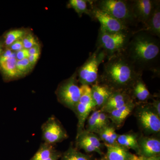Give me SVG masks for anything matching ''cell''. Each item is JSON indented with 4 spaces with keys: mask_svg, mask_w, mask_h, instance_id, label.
I'll list each match as a JSON object with an SVG mask.
<instances>
[{
    "mask_svg": "<svg viewBox=\"0 0 160 160\" xmlns=\"http://www.w3.org/2000/svg\"><path fill=\"white\" fill-rule=\"evenodd\" d=\"M132 101L134 100L132 98L129 91H113L101 110L109 113L110 111L119 108Z\"/></svg>",
    "mask_w": 160,
    "mask_h": 160,
    "instance_id": "13",
    "label": "cell"
},
{
    "mask_svg": "<svg viewBox=\"0 0 160 160\" xmlns=\"http://www.w3.org/2000/svg\"><path fill=\"white\" fill-rule=\"evenodd\" d=\"M22 39L24 49H29L35 46L38 45L37 40L32 34H28L24 37Z\"/></svg>",
    "mask_w": 160,
    "mask_h": 160,
    "instance_id": "31",
    "label": "cell"
},
{
    "mask_svg": "<svg viewBox=\"0 0 160 160\" xmlns=\"http://www.w3.org/2000/svg\"><path fill=\"white\" fill-rule=\"evenodd\" d=\"M76 139L86 142L94 146L97 149L101 150L102 145L100 142V139L93 132H89L84 130L80 134L77 135Z\"/></svg>",
    "mask_w": 160,
    "mask_h": 160,
    "instance_id": "24",
    "label": "cell"
},
{
    "mask_svg": "<svg viewBox=\"0 0 160 160\" xmlns=\"http://www.w3.org/2000/svg\"><path fill=\"white\" fill-rule=\"evenodd\" d=\"M92 18L97 20L100 23V30L107 32H118L130 31L129 26L119 20L100 10L92 4Z\"/></svg>",
    "mask_w": 160,
    "mask_h": 160,
    "instance_id": "9",
    "label": "cell"
},
{
    "mask_svg": "<svg viewBox=\"0 0 160 160\" xmlns=\"http://www.w3.org/2000/svg\"><path fill=\"white\" fill-rule=\"evenodd\" d=\"M160 38L143 31L136 30L123 52L138 71L160 73Z\"/></svg>",
    "mask_w": 160,
    "mask_h": 160,
    "instance_id": "1",
    "label": "cell"
},
{
    "mask_svg": "<svg viewBox=\"0 0 160 160\" xmlns=\"http://www.w3.org/2000/svg\"><path fill=\"white\" fill-rule=\"evenodd\" d=\"M142 160H160V156L151 157L149 158H143Z\"/></svg>",
    "mask_w": 160,
    "mask_h": 160,
    "instance_id": "40",
    "label": "cell"
},
{
    "mask_svg": "<svg viewBox=\"0 0 160 160\" xmlns=\"http://www.w3.org/2000/svg\"><path fill=\"white\" fill-rule=\"evenodd\" d=\"M117 142L120 146L126 149H131L134 150L139 155V148L136 135L130 133L118 135Z\"/></svg>",
    "mask_w": 160,
    "mask_h": 160,
    "instance_id": "19",
    "label": "cell"
},
{
    "mask_svg": "<svg viewBox=\"0 0 160 160\" xmlns=\"http://www.w3.org/2000/svg\"><path fill=\"white\" fill-rule=\"evenodd\" d=\"M129 92L132 99L138 100L140 102H146L152 98L142 77L139 78L136 81Z\"/></svg>",
    "mask_w": 160,
    "mask_h": 160,
    "instance_id": "18",
    "label": "cell"
},
{
    "mask_svg": "<svg viewBox=\"0 0 160 160\" xmlns=\"http://www.w3.org/2000/svg\"><path fill=\"white\" fill-rule=\"evenodd\" d=\"M138 31H143L160 38V1L156 0L153 11L146 25Z\"/></svg>",
    "mask_w": 160,
    "mask_h": 160,
    "instance_id": "15",
    "label": "cell"
},
{
    "mask_svg": "<svg viewBox=\"0 0 160 160\" xmlns=\"http://www.w3.org/2000/svg\"><path fill=\"white\" fill-rule=\"evenodd\" d=\"M105 160L104 159H102V160Z\"/></svg>",
    "mask_w": 160,
    "mask_h": 160,
    "instance_id": "42",
    "label": "cell"
},
{
    "mask_svg": "<svg viewBox=\"0 0 160 160\" xmlns=\"http://www.w3.org/2000/svg\"><path fill=\"white\" fill-rule=\"evenodd\" d=\"M24 30L15 29L7 32L5 38V44L6 46H10L15 41L22 38L25 35Z\"/></svg>",
    "mask_w": 160,
    "mask_h": 160,
    "instance_id": "25",
    "label": "cell"
},
{
    "mask_svg": "<svg viewBox=\"0 0 160 160\" xmlns=\"http://www.w3.org/2000/svg\"><path fill=\"white\" fill-rule=\"evenodd\" d=\"M139 153L143 158L160 156V141L154 138L142 137L138 139Z\"/></svg>",
    "mask_w": 160,
    "mask_h": 160,
    "instance_id": "14",
    "label": "cell"
},
{
    "mask_svg": "<svg viewBox=\"0 0 160 160\" xmlns=\"http://www.w3.org/2000/svg\"><path fill=\"white\" fill-rule=\"evenodd\" d=\"M16 66L17 69L19 76L27 73L32 67L28 58L19 61L17 60Z\"/></svg>",
    "mask_w": 160,
    "mask_h": 160,
    "instance_id": "28",
    "label": "cell"
},
{
    "mask_svg": "<svg viewBox=\"0 0 160 160\" xmlns=\"http://www.w3.org/2000/svg\"><path fill=\"white\" fill-rule=\"evenodd\" d=\"M76 148L78 149H82L87 153L96 152L99 154H102V151L97 149L89 143L82 140L76 139Z\"/></svg>",
    "mask_w": 160,
    "mask_h": 160,
    "instance_id": "27",
    "label": "cell"
},
{
    "mask_svg": "<svg viewBox=\"0 0 160 160\" xmlns=\"http://www.w3.org/2000/svg\"><path fill=\"white\" fill-rule=\"evenodd\" d=\"M81 97L76 106L74 112L78 119L77 135L84 130L87 118L92 109L95 108L91 95V86L83 85L80 86Z\"/></svg>",
    "mask_w": 160,
    "mask_h": 160,
    "instance_id": "7",
    "label": "cell"
},
{
    "mask_svg": "<svg viewBox=\"0 0 160 160\" xmlns=\"http://www.w3.org/2000/svg\"><path fill=\"white\" fill-rule=\"evenodd\" d=\"M106 58L104 52L98 48L90 54L88 59L78 71V81L82 85L91 86L98 83L99 66Z\"/></svg>",
    "mask_w": 160,
    "mask_h": 160,
    "instance_id": "5",
    "label": "cell"
},
{
    "mask_svg": "<svg viewBox=\"0 0 160 160\" xmlns=\"http://www.w3.org/2000/svg\"><path fill=\"white\" fill-rule=\"evenodd\" d=\"M58 100L66 108L74 111L81 97L76 74L62 83L57 90Z\"/></svg>",
    "mask_w": 160,
    "mask_h": 160,
    "instance_id": "6",
    "label": "cell"
},
{
    "mask_svg": "<svg viewBox=\"0 0 160 160\" xmlns=\"http://www.w3.org/2000/svg\"><path fill=\"white\" fill-rule=\"evenodd\" d=\"M89 2L87 0H70L68 6L69 8L74 9L79 17H81L83 14H86L92 18V5L90 9L88 8Z\"/></svg>",
    "mask_w": 160,
    "mask_h": 160,
    "instance_id": "21",
    "label": "cell"
},
{
    "mask_svg": "<svg viewBox=\"0 0 160 160\" xmlns=\"http://www.w3.org/2000/svg\"><path fill=\"white\" fill-rule=\"evenodd\" d=\"M22 38L15 41L10 46V49H11L12 51L18 52L24 49Z\"/></svg>",
    "mask_w": 160,
    "mask_h": 160,
    "instance_id": "32",
    "label": "cell"
},
{
    "mask_svg": "<svg viewBox=\"0 0 160 160\" xmlns=\"http://www.w3.org/2000/svg\"><path fill=\"white\" fill-rule=\"evenodd\" d=\"M29 54L28 49H23L20 51H18L16 53V58L19 61V60H22L24 59L28 58L29 57Z\"/></svg>",
    "mask_w": 160,
    "mask_h": 160,
    "instance_id": "33",
    "label": "cell"
},
{
    "mask_svg": "<svg viewBox=\"0 0 160 160\" xmlns=\"http://www.w3.org/2000/svg\"><path fill=\"white\" fill-rule=\"evenodd\" d=\"M109 118L108 113L101 110L98 117V132L109 126Z\"/></svg>",
    "mask_w": 160,
    "mask_h": 160,
    "instance_id": "29",
    "label": "cell"
},
{
    "mask_svg": "<svg viewBox=\"0 0 160 160\" xmlns=\"http://www.w3.org/2000/svg\"><path fill=\"white\" fill-rule=\"evenodd\" d=\"M40 53H36V54L29 55L28 59L29 60V62L32 66H33L37 62L39 58Z\"/></svg>",
    "mask_w": 160,
    "mask_h": 160,
    "instance_id": "37",
    "label": "cell"
},
{
    "mask_svg": "<svg viewBox=\"0 0 160 160\" xmlns=\"http://www.w3.org/2000/svg\"><path fill=\"white\" fill-rule=\"evenodd\" d=\"M156 0H132L130 1L132 11L137 23L146 25L151 16Z\"/></svg>",
    "mask_w": 160,
    "mask_h": 160,
    "instance_id": "11",
    "label": "cell"
},
{
    "mask_svg": "<svg viewBox=\"0 0 160 160\" xmlns=\"http://www.w3.org/2000/svg\"><path fill=\"white\" fill-rule=\"evenodd\" d=\"M136 105L134 101H132L122 107L110 111L108 113L109 119L116 126L119 127L122 125L126 118L134 109Z\"/></svg>",
    "mask_w": 160,
    "mask_h": 160,
    "instance_id": "16",
    "label": "cell"
},
{
    "mask_svg": "<svg viewBox=\"0 0 160 160\" xmlns=\"http://www.w3.org/2000/svg\"><path fill=\"white\" fill-rule=\"evenodd\" d=\"M107 59L102 74L99 75L98 84L112 91H129L136 81L142 77V72L138 71L122 52Z\"/></svg>",
    "mask_w": 160,
    "mask_h": 160,
    "instance_id": "2",
    "label": "cell"
},
{
    "mask_svg": "<svg viewBox=\"0 0 160 160\" xmlns=\"http://www.w3.org/2000/svg\"><path fill=\"white\" fill-rule=\"evenodd\" d=\"M17 60L15 58L0 61V67L6 77L13 78L19 76L17 69Z\"/></svg>",
    "mask_w": 160,
    "mask_h": 160,
    "instance_id": "20",
    "label": "cell"
},
{
    "mask_svg": "<svg viewBox=\"0 0 160 160\" xmlns=\"http://www.w3.org/2000/svg\"><path fill=\"white\" fill-rule=\"evenodd\" d=\"M108 127V126H107L106 128L100 130L98 132V133L99 135L100 139L105 142V144H109V145L117 144L118 142H114L109 136Z\"/></svg>",
    "mask_w": 160,
    "mask_h": 160,
    "instance_id": "30",
    "label": "cell"
},
{
    "mask_svg": "<svg viewBox=\"0 0 160 160\" xmlns=\"http://www.w3.org/2000/svg\"><path fill=\"white\" fill-rule=\"evenodd\" d=\"M138 111V120L143 130L149 133L160 131V118L150 105H145Z\"/></svg>",
    "mask_w": 160,
    "mask_h": 160,
    "instance_id": "10",
    "label": "cell"
},
{
    "mask_svg": "<svg viewBox=\"0 0 160 160\" xmlns=\"http://www.w3.org/2000/svg\"><path fill=\"white\" fill-rule=\"evenodd\" d=\"M98 9L119 20L127 26L138 23L132 11L130 1L126 0H99L93 1Z\"/></svg>",
    "mask_w": 160,
    "mask_h": 160,
    "instance_id": "4",
    "label": "cell"
},
{
    "mask_svg": "<svg viewBox=\"0 0 160 160\" xmlns=\"http://www.w3.org/2000/svg\"><path fill=\"white\" fill-rule=\"evenodd\" d=\"M91 95L95 107H102L112 92L108 87L101 84H94L91 86Z\"/></svg>",
    "mask_w": 160,
    "mask_h": 160,
    "instance_id": "17",
    "label": "cell"
},
{
    "mask_svg": "<svg viewBox=\"0 0 160 160\" xmlns=\"http://www.w3.org/2000/svg\"><path fill=\"white\" fill-rule=\"evenodd\" d=\"M44 142L54 145L68 138L66 129L55 116L48 118L41 127Z\"/></svg>",
    "mask_w": 160,
    "mask_h": 160,
    "instance_id": "8",
    "label": "cell"
},
{
    "mask_svg": "<svg viewBox=\"0 0 160 160\" xmlns=\"http://www.w3.org/2000/svg\"><path fill=\"white\" fill-rule=\"evenodd\" d=\"M62 153L56 150L51 156L46 160H59L62 156Z\"/></svg>",
    "mask_w": 160,
    "mask_h": 160,
    "instance_id": "39",
    "label": "cell"
},
{
    "mask_svg": "<svg viewBox=\"0 0 160 160\" xmlns=\"http://www.w3.org/2000/svg\"><path fill=\"white\" fill-rule=\"evenodd\" d=\"M29 55L40 53V47L38 45H36L28 49Z\"/></svg>",
    "mask_w": 160,
    "mask_h": 160,
    "instance_id": "38",
    "label": "cell"
},
{
    "mask_svg": "<svg viewBox=\"0 0 160 160\" xmlns=\"http://www.w3.org/2000/svg\"><path fill=\"white\" fill-rule=\"evenodd\" d=\"M60 160H90L89 156L79 151L76 147L71 146L62 154Z\"/></svg>",
    "mask_w": 160,
    "mask_h": 160,
    "instance_id": "23",
    "label": "cell"
},
{
    "mask_svg": "<svg viewBox=\"0 0 160 160\" xmlns=\"http://www.w3.org/2000/svg\"><path fill=\"white\" fill-rule=\"evenodd\" d=\"M108 129L110 137L114 142H117V139L118 137V135L116 132L115 129L114 127H112V126H108Z\"/></svg>",
    "mask_w": 160,
    "mask_h": 160,
    "instance_id": "36",
    "label": "cell"
},
{
    "mask_svg": "<svg viewBox=\"0 0 160 160\" xmlns=\"http://www.w3.org/2000/svg\"><path fill=\"white\" fill-rule=\"evenodd\" d=\"M56 150L54 145L43 142L30 160H46Z\"/></svg>",
    "mask_w": 160,
    "mask_h": 160,
    "instance_id": "22",
    "label": "cell"
},
{
    "mask_svg": "<svg viewBox=\"0 0 160 160\" xmlns=\"http://www.w3.org/2000/svg\"><path fill=\"white\" fill-rule=\"evenodd\" d=\"M2 46L0 45V57H1V55L2 54Z\"/></svg>",
    "mask_w": 160,
    "mask_h": 160,
    "instance_id": "41",
    "label": "cell"
},
{
    "mask_svg": "<svg viewBox=\"0 0 160 160\" xmlns=\"http://www.w3.org/2000/svg\"><path fill=\"white\" fill-rule=\"evenodd\" d=\"M151 106L152 109L156 112L159 117H160V102L159 99L153 100V102Z\"/></svg>",
    "mask_w": 160,
    "mask_h": 160,
    "instance_id": "35",
    "label": "cell"
},
{
    "mask_svg": "<svg viewBox=\"0 0 160 160\" xmlns=\"http://www.w3.org/2000/svg\"><path fill=\"white\" fill-rule=\"evenodd\" d=\"M133 34V31L107 32L99 29L96 48L102 50L106 58L124 51Z\"/></svg>",
    "mask_w": 160,
    "mask_h": 160,
    "instance_id": "3",
    "label": "cell"
},
{
    "mask_svg": "<svg viewBox=\"0 0 160 160\" xmlns=\"http://www.w3.org/2000/svg\"><path fill=\"white\" fill-rule=\"evenodd\" d=\"M100 112L101 110H95L88 118V124L86 131L93 133H97L98 119Z\"/></svg>",
    "mask_w": 160,
    "mask_h": 160,
    "instance_id": "26",
    "label": "cell"
},
{
    "mask_svg": "<svg viewBox=\"0 0 160 160\" xmlns=\"http://www.w3.org/2000/svg\"><path fill=\"white\" fill-rule=\"evenodd\" d=\"M107 152L105 160H142L143 157L132 154L128 149L120 146L118 143L109 145L105 144Z\"/></svg>",
    "mask_w": 160,
    "mask_h": 160,
    "instance_id": "12",
    "label": "cell"
},
{
    "mask_svg": "<svg viewBox=\"0 0 160 160\" xmlns=\"http://www.w3.org/2000/svg\"><path fill=\"white\" fill-rule=\"evenodd\" d=\"M16 53L12 52L11 49H8L2 55V56L0 57V61H5L11 58H16Z\"/></svg>",
    "mask_w": 160,
    "mask_h": 160,
    "instance_id": "34",
    "label": "cell"
}]
</instances>
